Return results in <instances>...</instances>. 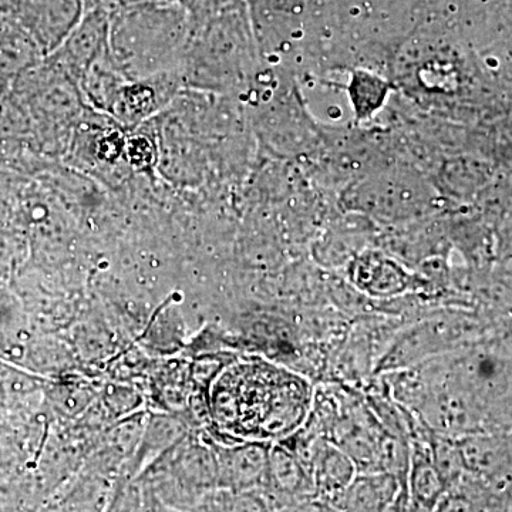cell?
<instances>
[{"label": "cell", "instance_id": "6da1fadb", "mask_svg": "<svg viewBox=\"0 0 512 512\" xmlns=\"http://www.w3.org/2000/svg\"><path fill=\"white\" fill-rule=\"evenodd\" d=\"M311 387L302 377L269 365L237 363L214 386V413L229 433L247 440L286 436L305 420Z\"/></svg>", "mask_w": 512, "mask_h": 512}, {"label": "cell", "instance_id": "7a4b0ae2", "mask_svg": "<svg viewBox=\"0 0 512 512\" xmlns=\"http://www.w3.org/2000/svg\"><path fill=\"white\" fill-rule=\"evenodd\" d=\"M191 35L183 0H114L111 59L128 80L180 72Z\"/></svg>", "mask_w": 512, "mask_h": 512}, {"label": "cell", "instance_id": "3957f363", "mask_svg": "<svg viewBox=\"0 0 512 512\" xmlns=\"http://www.w3.org/2000/svg\"><path fill=\"white\" fill-rule=\"evenodd\" d=\"M84 10L83 0H15L8 13L36 40L47 57L79 25Z\"/></svg>", "mask_w": 512, "mask_h": 512}, {"label": "cell", "instance_id": "277c9868", "mask_svg": "<svg viewBox=\"0 0 512 512\" xmlns=\"http://www.w3.org/2000/svg\"><path fill=\"white\" fill-rule=\"evenodd\" d=\"M181 80L180 72L158 74L148 79L126 80L117 93L109 114L124 126H136L156 114L170 101Z\"/></svg>", "mask_w": 512, "mask_h": 512}, {"label": "cell", "instance_id": "5b68a950", "mask_svg": "<svg viewBox=\"0 0 512 512\" xmlns=\"http://www.w3.org/2000/svg\"><path fill=\"white\" fill-rule=\"evenodd\" d=\"M46 59L36 40L8 12H0V80L35 69Z\"/></svg>", "mask_w": 512, "mask_h": 512}, {"label": "cell", "instance_id": "8992f818", "mask_svg": "<svg viewBox=\"0 0 512 512\" xmlns=\"http://www.w3.org/2000/svg\"><path fill=\"white\" fill-rule=\"evenodd\" d=\"M348 93L356 119L366 120L382 109L389 86L375 73L355 70L349 80Z\"/></svg>", "mask_w": 512, "mask_h": 512}, {"label": "cell", "instance_id": "52a82bcc", "mask_svg": "<svg viewBox=\"0 0 512 512\" xmlns=\"http://www.w3.org/2000/svg\"><path fill=\"white\" fill-rule=\"evenodd\" d=\"M127 157L133 165H150L154 160V150L147 137L130 138L127 144Z\"/></svg>", "mask_w": 512, "mask_h": 512}, {"label": "cell", "instance_id": "ba28073f", "mask_svg": "<svg viewBox=\"0 0 512 512\" xmlns=\"http://www.w3.org/2000/svg\"><path fill=\"white\" fill-rule=\"evenodd\" d=\"M15 0H0V12H10Z\"/></svg>", "mask_w": 512, "mask_h": 512}]
</instances>
